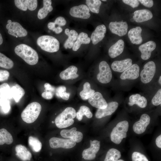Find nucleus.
<instances>
[{"mask_svg":"<svg viewBox=\"0 0 161 161\" xmlns=\"http://www.w3.org/2000/svg\"><path fill=\"white\" fill-rule=\"evenodd\" d=\"M129 101L128 104L130 106L136 104L141 108L145 107L147 104L146 99L138 94L131 95L129 97Z\"/></svg>","mask_w":161,"mask_h":161,"instance_id":"a878e982","label":"nucleus"},{"mask_svg":"<svg viewBox=\"0 0 161 161\" xmlns=\"http://www.w3.org/2000/svg\"><path fill=\"white\" fill-rule=\"evenodd\" d=\"M62 31L63 29L61 27L58 26L55 27L54 32L56 34H59Z\"/></svg>","mask_w":161,"mask_h":161,"instance_id":"6e6d98bb","label":"nucleus"},{"mask_svg":"<svg viewBox=\"0 0 161 161\" xmlns=\"http://www.w3.org/2000/svg\"><path fill=\"white\" fill-rule=\"evenodd\" d=\"M151 102L154 106H158L161 103V89H159L153 97Z\"/></svg>","mask_w":161,"mask_h":161,"instance_id":"79ce46f5","label":"nucleus"},{"mask_svg":"<svg viewBox=\"0 0 161 161\" xmlns=\"http://www.w3.org/2000/svg\"><path fill=\"white\" fill-rule=\"evenodd\" d=\"M128 25L126 21L111 22L109 23V28L113 33L120 36L125 35L127 32Z\"/></svg>","mask_w":161,"mask_h":161,"instance_id":"f8f14e48","label":"nucleus"},{"mask_svg":"<svg viewBox=\"0 0 161 161\" xmlns=\"http://www.w3.org/2000/svg\"><path fill=\"white\" fill-rule=\"evenodd\" d=\"M0 106L1 107L3 111L5 113H8L10 109V102L7 99L0 98Z\"/></svg>","mask_w":161,"mask_h":161,"instance_id":"ea45409f","label":"nucleus"},{"mask_svg":"<svg viewBox=\"0 0 161 161\" xmlns=\"http://www.w3.org/2000/svg\"><path fill=\"white\" fill-rule=\"evenodd\" d=\"M87 6L92 12L98 13L101 4V2L99 0H86Z\"/></svg>","mask_w":161,"mask_h":161,"instance_id":"c9c22d12","label":"nucleus"},{"mask_svg":"<svg viewBox=\"0 0 161 161\" xmlns=\"http://www.w3.org/2000/svg\"><path fill=\"white\" fill-rule=\"evenodd\" d=\"M58 97L61 98L63 100H68L70 94L66 92H62L56 95Z\"/></svg>","mask_w":161,"mask_h":161,"instance_id":"09e8293b","label":"nucleus"},{"mask_svg":"<svg viewBox=\"0 0 161 161\" xmlns=\"http://www.w3.org/2000/svg\"><path fill=\"white\" fill-rule=\"evenodd\" d=\"M138 1L146 7H151L153 5V1L152 0H139Z\"/></svg>","mask_w":161,"mask_h":161,"instance_id":"de8ad7c7","label":"nucleus"},{"mask_svg":"<svg viewBox=\"0 0 161 161\" xmlns=\"http://www.w3.org/2000/svg\"><path fill=\"white\" fill-rule=\"evenodd\" d=\"M75 109L72 107L66 108L55 118V123L58 128L61 129L65 128L74 123L73 119L76 116Z\"/></svg>","mask_w":161,"mask_h":161,"instance_id":"f03ea898","label":"nucleus"},{"mask_svg":"<svg viewBox=\"0 0 161 161\" xmlns=\"http://www.w3.org/2000/svg\"><path fill=\"white\" fill-rule=\"evenodd\" d=\"M3 41V38L1 34L0 33V45L2 44Z\"/></svg>","mask_w":161,"mask_h":161,"instance_id":"4d7b16f0","label":"nucleus"},{"mask_svg":"<svg viewBox=\"0 0 161 161\" xmlns=\"http://www.w3.org/2000/svg\"><path fill=\"white\" fill-rule=\"evenodd\" d=\"M28 141L30 146L34 151L38 152L41 151L42 145L41 142L38 138L30 136L28 138Z\"/></svg>","mask_w":161,"mask_h":161,"instance_id":"f704fd0d","label":"nucleus"},{"mask_svg":"<svg viewBox=\"0 0 161 161\" xmlns=\"http://www.w3.org/2000/svg\"><path fill=\"white\" fill-rule=\"evenodd\" d=\"M95 92V91L91 88L90 84L88 82H86L83 84V90L80 92V95L82 100H86L88 99Z\"/></svg>","mask_w":161,"mask_h":161,"instance_id":"2f4dec72","label":"nucleus"},{"mask_svg":"<svg viewBox=\"0 0 161 161\" xmlns=\"http://www.w3.org/2000/svg\"><path fill=\"white\" fill-rule=\"evenodd\" d=\"M10 76L9 72L6 70H0V82H2L8 79Z\"/></svg>","mask_w":161,"mask_h":161,"instance_id":"37998d69","label":"nucleus"},{"mask_svg":"<svg viewBox=\"0 0 161 161\" xmlns=\"http://www.w3.org/2000/svg\"><path fill=\"white\" fill-rule=\"evenodd\" d=\"M65 33L68 36V38L64 44V47L66 49H71L72 47L77 39L78 36V33L75 30H72L69 31L68 28L65 29Z\"/></svg>","mask_w":161,"mask_h":161,"instance_id":"bb28decb","label":"nucleus"},{"mask_svg":"<svg viewBox=\"0 0 161 161\" xmlns=\"http://www.w3.org/2000/svg\"><path fill=\"white\" fill-rule=\"evenodd\" d=\"M88 100L91 106L98 109H104L107 106L108 103L106 101L99 92H95Z\"/></svg>","mask_w":161,"mask_h":161,"instance_id":"4468645a","label":"nucleus"},{"mask_svg":"<svg viewBox=\"0 0 161 161\" xmlns=\"http://www.w3.org/2000/svg\"><path fill=\"white\" fill-rule=\"evenodd\" d=\"M37 43L42 49L47 52H55L59 49V41L52 36L44 35L40 36L38 38Z\"/></svg>","mask_w":161,"mask_h":161,"instance_id":"20e7f679","label":"nucleus"},{"mask_svg":"<svg viewBox=\"0 0 161 161\" xmlns=\"http://www.w3.org/2000/svg\"><path fill=\"white\" fill-rule=\"evenodd\" d=\"M48 28L54 31L55 28V24L54 22H49L47 25Z\"/></svg>","mask_w":161,"mask_h":161,"instance_id":"5fc2aeb1","label":"nucleus"},{"mask_svg":"<svg viewBox=\"0 0 161 161\" xmlns=\"http://www.w3.org/2000/svg\"><path fill=\"white\" fill-rule=\"evenodd\" d=\"M121 157L120 152L114 148L110 149L107 152L104 161H116Z\"/></svg>","mask_w":161,"mask_h":161,"instance_id":"473e14b6","label":"nucleus"},{"mask_svg":"<svg viewBox=\"0 0 161 161\" xmlns=\"http://www.w3.org/2000/svg\"><path fill=\"white\" fill-rule=\"evenodd\" d=\"M156 47V44L153 41H149L141 45L139 47V49L141 53V58L143 60L148 59Z\"/></svg>","mask_w":161,"mask_h":161,"instance_id":"2eb2a0df","label":"nucleus"},{"mask_svg":"<svg viewBox=\"0 0 161 161\" xmlns=\"http://www.w3.org/2000/svg\"><path fill=\"white\" fill-rule=\"evenodd\" d=\"M13 142V137L10 132L5 129H0V145L4 143L10 144Z\"/></svg>","mask_w":161,"mask_h":161,"instance_id":"7c9ffc66","label":"nucleus"},{"mask_svg":"<svg viewBox=\"0 0 161 161\" xmlns=\"http://www.w3.org/2000/svg\"><path fill=\"white\" fill-rule=\"evenodd\" d=\"M78 71V68L76 66H71L60 73V77L64 80L76 79L79 76L77 74Z\"/></svg>","mask_w":161,"mask_h":161,"instance_id":"5701e85b","label":"nucleus"},{"mask_svg":"<svg viewBox=\"0 0 161 161\" xmlns=\"http://www.w3.org/2000/svg\"><path fill=\"white\" fill-rule=\"evenodd\" d=\"M16 54L27 64L33 65L38 62V56L37 52L30 46L24 44L16 46L14 49Z\"/></svg>","mask_w":161,"mask_h":161,"instance_id":"f257e3e1","label":"nucleus"},{"mask_svg":"<svg viewBox=\"0 0 161 161\" xmlns=\"http://www.w3.org/2000/svg\"><path fill=\"white\" fill-rule=\"evenodd\" d=\"M43 7L39 10L37 16L40 19L45 18L48 13L52 11L53 7L51 5L52 1L51 0H43Z\"/></svg>","mask_w":161,"mask_h":161,"instance_id":"c85d7f7f","label":"nucleus"},{"mask_svg":"<svg viewBox=\"0 0 161 161\" xmlns=\"http://www.w3.org/2000/svg\"><path fill=\"white\" fill-rule=\"evenodd\" d=\"M100 141L97 140H90V146L83 151L82 153L83 158L86 160L94 159L100 148Z\"/></svg>","mask_w":161,"mask_h":161,"instance_id":"9d476101","label":"nucleus"},{"mask_svg":"<svg viewBox=\"0 0 161 161\" xmlns=\"http://www.w3.org/2000/svg\"><path fill=\"white\" fill-rule=\"evenodd\" d=\"M13 66L14 63L11 59L0 52V67L9 69L13 68Z\"/></svg>","mask_w":161,"mask_h":161,"instance_id":"e433bc0d","label":"nucleus"},{"mask_svg":"<svg viewBox=\"0 0 161 161\" xmlns=\"http://www.w3.org/2000/svg\"><path fill=\"white\" fill-rule=\"evenodd\" d=\"M140 67L136 64H132L121 74L120 78L123 80L126 79L134 80L139 75Z\"/></svg>","mask_w":161,"mask_h":161,"instance_id":"a211bd4d","label":"nucleus"},{"mask_svg":"<svg viewBox=\"0 0 161 161\" xmlns=\"http://www.w3.org/2000/svg\"><path fill=\"white\" fill-rule=\"evenodd\" d=\"M132 65V60L130 58H127L121 61H114L111 65L113 70L121 72H124Z\"/></svg>","mask_w":161,"mask_h":161,"instance_id":"412c9836","label":"nucleus"},{"mask_svg":"<svg viewBox=\"0 0 161 161\" xmlns=\"http://www.w3.org/2000/svg\"><path fill=\"white\" fill-rule=\"evenodd\" d=\"M91 41L90 38L88 37V34L84 32H80L78 36L76 41L72 47V50L77 51L80 48L82 44H89Z\"/></svg>","mask_w":161,"mask_h":161,"instance_id":"cd10ccee","label":"nucleus"},{"mask_svg":"<svg viewBox=\"0 0 161 161\" xmlns=\"http://www.w3.org/2000/svg\"><path fill=\"white\" fill-rule=\"evenodd\" d=\"M6 28L8 30V33L14 36L23 37L26 36L27 32L18 23L12 22L7 23Z\"/></svg>","mask_w":161,"mask_h":161,"instance_id":"9b49d317","label":"nucleus"},{"mask_svg":"<svg viewBox=\"0 0 161 161\" xmlns=\"http://www.w3.org/2000/svg\"><path fill=\"white\" fill-rule=\"evenodd\" d=\"M131 158L132 161H148L145 155L138 152H134Z\"/></svg>","mask_w":161,"mask_h":161,"instance_id":"a19ab883","label":"nucleus"},{"mask_svg":"<svg viewBox=\"0 0 161 161\" xmlns=\"http://www.w3.org/2000/svg\"><path fill=\"white\" fill-rule=\"evenodd\" d=\"M156 144L159 148H161V135L159 136L156 139Z\"/></svg>","mask_w":161,"mask_h":161,"instance_id":"864d4df0","label":"nucleus"},{"mask_svg":"<svg viewBox=\"0 0 161 161\" xmlns=\"http://www.w3.org/2000/svg\"><path fill=\"white\" fill-rule=\"evenodd\" d=\"M16 6L19 9L26 11L28 7V0H15L14 1Z\"/></svg>","mask_w":161,"mask_h":161,"instance_id":"58836bf2","label":"nucleus"},{"mask_svg":"<svg viewBox=\"0 0 161 161\" xmlns=\"http://www.w3.org/2000/svg\"><path fill=\"white\" fill-rule=\"evenodd\" d=\"M49 142L50 147L53 148H70L74 147L76 144V143L70 139H63L56 137L51 138Z\"/></svg>","mask_w":161,"mask_h":161,"instance_id":"6e6552de","label":"nucleus"},{"mask_svg":"<svg viewBox=\"0 0 161 161\" xmlns=\"http://www.w3.org/2000/svg\"><path fill=\"white\" fill-rule=\"evenodd\" d=\"M129 127V123L127 121L124 120L118 123L111 132V141L117 144H119L123 138L126 137Z\"/></svg>","mask_w":161,"mask_h":161,"instance_id":"39448f33","label":"nucleus"},{"mask_svg":"<svg viewBox=\"0 0 161 161\" xmlns=\"http://www.w3.org/2000/svg\"><path fill=\"white\" fill-rule=\"evenodd\" d=\"M54 23L55 24L60 27L66 25V21L65 18L62 16H59L55 19Z\"/></svg>","mask_w":161,"mask_h":161,"instance_id":"a18cd8bd","label":"nucleus"},{"mask_svg":"<svg viewBox=\"0 0 161 161\" xmlns=\"http://www.w3.org/2000/svg\"><path fill=\"white\" fill-rule=\"evenodd\" d=\"M0 94L1 98H11L10 88L7 83H4L0 85Z\"/></svg>","mask_w":161,"mask_h":161,"instance_id":"4c0bfd02","label":"nucleus"},{"mask_svg":"<svg viewBox=\"0 0 161 161\" xmlns=\"http://www.w3.org/2000/svg\"><path fill=\"white\" fill-rule=\"evenodd\" d=\"M106 30L105 26L103 24L99 25L96 27L92 34L90 38L93 44H96L103 39Z\"/></svg>","mask_w":161,"mask_h":161,"instance_id":"6ab92c4d","label":"nucleus"},{"mask_svg":"<svg viewBox=\"0 0 161 161\" xmlns=\"http://www.w3.org/2000/svg\"><path fill=\"white\" fill-rule=\"evenodd\" d=\"M142 29L140 27L133 28L129 30L128 32V36L132 43L138 45L142 43Z\"/></svg>","mask_w":161,"mask_h":161,"instance_id":"4be33fe9","label":"nucleus"},{"mask_svg":"<svg viewBox=\"0 0 161 161\" xmlns=\"http://www.w3.org/2000/svg\"><path fill=\"white\" fill-rule=\"evenodd\" d=\"M76 130L75 127L69 130H62L60 132V134L63 137L69 138L75 143H79L82 140L83 135L81 132L76 131Z\"/></svg>","mask_w":161,"mask_h":161,"instance_id":"dca6fc26","label":"nucleus"},{"mask_svg":"<svg viewBox=\"0 0 161 161\" xmlns=\"http://www.w3.org/2000/svg\"><path fill=\"white\" fill-rule=\"evenodd\" d=\"M130 21H131L133 22L134 21V19L132 18L130 19Z\"/></svg>","mask_w":161,"mask_h":161,"instance_id":"bf43d9fd","label":"nucleus"},{"mask_svg":"<svg viewBox=\"0 0 161 161\" xmlns=\"http://www.w3.org/2000/svg\"><path fill=\"white\" fill-rule=\"evenodd\" d=\"M41 110V106L38 102H35L29 104L21 114L22 120L28 123L35 121L38 118Z\"/></svg>","mask_w":161,"mask_h":161,"instance_id":"7ed1b4c3","label":"nucleus"},{"mask_svg":"<svg viewBox=\"0 0 161 161\" xmlns=\"http://www.w3.org/2000/svg\"><path fill=\"white\" fill-rule=\"evenodd\" d=\"M44 87L46 91L52 92L55 90V88L48 83H46L44 85Z\"/></svg>","mask_w":161,"mask_h":161,"instance_id":"3c124183","label":"nucleus"},{"mask_svg":"<svg viewBox=\"0 0 161 161\" xmlns=\"http://www.w3.org/2000/svg\"><path fill=\"white\" fill-rule=\"evenodd\" d=\"M41 96L44 98L50 100L52 99L53 96V94L52 92L49 91H45L43 92Z\"/></svg>","mask_w":161,"mask_h":161,"instance_id":"8fccbe9b","label":"nucleus"},{"mask_svg":"<svg viewBox=\"0 0 161 161\" xmlns=\"http://www.w3.org/2000/svg\"><path fill=\"white\" fill-rule=\"evenodd\" d=\"M66 88L64 86H60L58 87L56 89V95L62 92H66Z\"/></svg>","mask_w":161,"mask_h":161,"instance_id":"603ef678","label":"nucleus"},{"mask_svg":"<svg viewBox=\"0 0 161 161\" xmlns=\"http://www.w3.org/2000/svg\"><path fill=\"white\" fill-rule=\"evenodd\" d=\"M150 117L147 114H142L140 120L134 124L133 129L134 131L137 134H140L145 132L150 123Z\"/></svg>","mask_w":161,"mask_h":161,"instance_id":"ddd939ff","label":"nucleus"},{"mask_svg":"<svg viewBox=\"0 0 161 161\" xmlns=\"http://www.w3.org/2000/svg\"><path fill=\"white\" fill-rule=\"evenodd\" d=\"M159 84L161 85V76H160L159 78Z\"/></svg>","mask_w":161,"mask_h":161,"instance_id":"13d9d810","label":"nucleus"},{"mask_svg":"<svg viewBox=\"0 0 161 161\" xmlns=\"http://www.w3.org/2000/svg\"><path fill=\"white\" fill-rule=\"evenodd\" d=\"M102 1H106V0H102Z\"/></svg>","mask_w":161,"mask_h":161,"instance_id":"e2e57ef3","label":"nucleus"},{"mask_svg":"<svg viewBox=\"0 0 161 161\" xmlns=\"http://www.w3.org/2000/svg\"><path fill=\"white\" fill-rule=\"evenodd\" d=\"M89 12V10L87 5L82 4L71 8L69 11V14L71 16L74 17L87 19L90 16Z\"/></svg>","mask_w":161,"mask_h":161,"instance_id":"1a4fd4ad","label":"nucleus"},{"mask_svg":"<svg viewBox=\"0 0 161 161\" xmlns=\"http://www.w3.org/2000/svg\"><path fill=\"white\" fill-rule=\"evenodd\" d=\"M118 106V103L116 101H112L108 103L107 107L104 109H98L95 114V117L101 118L106 116L111 115L116 110Z\"/></svg>","mask_w":161,"mask_h":161,"instance_id":"f3484780","label":"nucleus"},{"mask_svg":"<svg viewBox=\"0 0 161 161\" xmlns=\"http://www.w3.org/2000/svg\"><path fill=\"white\" fill-rule=\"evenodd\" d=\"M156 65L153 61H150L144 66L140 73V80L144 83L150 82L153 78L156 72Z\"/></svg>","mask_w":161,"mask_h":161,"instance_id":"0eeeda50","label":"nucleus"},{"mask_svg":"<svg viewBox=\"0 0 161 161\" xmlns=\"http://www.w3.org/2000/svg\"><path fill=\"white\" fill-rule=\"evenodd\" d=\"M12 22V21L10 20H8V21H7V23H10V22Z\"/></svg>","mask_w":161,"mask_h":161,"instance_id":"052dcab7","label":"nucleus"},{"mask_svg":"<svg viewBox=\"0 0 161 161\" xmlns=\"http://www.w3.org/2000/svg\"><path fill=\"white\" fill-rule=\"evenodd\" d=\"M99 73L97 78V80L102 83H107L111 80L112 74L111 69L108 64L105 61H102L99 65Z\"/></svg>","mask_w":161,"mask_h":161,"instance_id":"423d86ee","label":"nucleus"},{"mask_svg":"<svg viewBox=\"0 0 161 161\" xmlns=\"http://www.w3.org/2000/svg\"><path fill=\"white\" fill-rule=\"evenodd\" d=\"M124 47L123 41L122 39L118 40L109 48L108 51L109 56L112 58H114L118 56L123 52Z\"/></svg>","mask_w":161,"mask_h":161,"instance_id":"b1692460","label":"nucleus"},{"mask_svg":"<svg viewBox=\"0 0 161 161\" xmlns=\"http://www.w3.org/2000/svg\"><path fill=\"white\" fill-rule=\"evenodd\" d=\"M133 18L137 22L140 23L151 19L153 14L149 10L143 9L136 10L134 13Z\"/></svg>","mask_w":161,"mask_h":161,"instance_id":"aec40b11","label":"nucleus"},{"mask_svg":"<svg viewBox=\"0 0 161 161\" xmlns=\"http://www.w3.org/2000/svg\"><path fill=\"white\" fill-rule=\"evenodd\" d=\"M84 115L89 118H90L92 117V114L89 108L86 106H82L76 113L77 118L78 120L81 121Z\"/></svg>","mask_w":161,"mask_h":161,"instance_id":"72a5a7b5","label":"nucleus"},{"mask_svg":"<svg viewBox=\"0 0 161 161\" xmlns=\"http://www.w3.org/2000/svg\"><path fill=\"white\" fill-rule=\"evenodd\" d=\"M116 161H124L123 160L120 159V160H118Z\"/></svg>","mask_w":161,"mask_h":161,"instance_id":"680f3d73","label":"nucleus"},{"mask_svg":"<svg viewBox=\"0 0 161 161\" xmlns=\"http://www.w3.org/2000/svg\"><path fill=\"white\" fill-rule=\"evenodd\" d=\"M37 2L36 0H28V9L30 11L35 10L37 8Z\"/></svg>","mask_w":161,"mask_h":161,"instance_id":"49530a36","label":"nucleus"},{"mask_svg":"<svg viewBox=\"0 0 161 161\" xmlns=\"http://www.w3.org/2000/svg\"><path fill=\"white\" fill-rule=\"evenodd\" d=\"M122 1L125 4L131 6L133 8L138 7L139 5V3L138 0H123Z\"/></svg>","mask_w":161,"mask_h":161,"instance_id":"c03bdc74","label":"nucleus"},{"mask_svg":"<svg viewBox=\"0 0 161 161\" xmlns=\"http://www.w3.org/2000/svg\"><path fill=\"white\" fill-rule=\"evenodd\" d=\"M17 157L23 161H29L32 157L31 152L24 146L19 144L15 148Z\"/></svg>","mask_w":161,"mask_h":161,"instance_id":"393cba45","label":"nucleus"},{"mask_svg":"<svg viewBox=\"0 0 161 161\" xmlns=\"http://www.w3.org/2000/svg\"><path fill=\"white\" fill-rule=\"evenodd\" d=\"M11 98H13L16 103L19 102L24 95V89L19 85L16 84L10 88Z\"/></svg>","mask_w":161,"mask_h":161,"instance_id":"c756f323","label":"nucleus"}]
</instances>
